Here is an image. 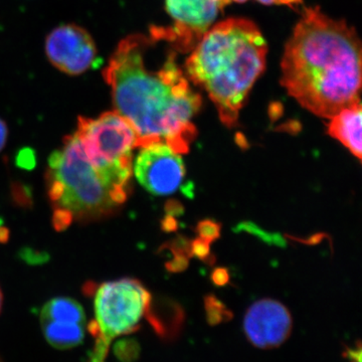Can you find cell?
I'll return each instance as SVG.
<instances>
[{"instance_id":"8992f818","label":"cell","mask_w":362,"mask_h":362,"mask_svg":"<svg viewBox=\"0 0 362 362\" xmlns=\"http://www.w3.org/2000/svg\"><path fill=\"white\" fill-rule=\"evenodd\" d=\"M75 133L93 165L118 182L130 185L132 152L139 147V136L127 119L117 111L97 118L80 117Z\"/></svg>"},{"instance_id":"e0dca14e","label":"cell","mask_w":362,"mask_h":362,"mask_svg":"<svg viewBox=\"0 0 362 362\" xmlns=\"http://www.w3.org/2000/svg\"><path fill=\"white\" fill-rule=\"evenodd\" d=\"M344 354L349 362H361V345H358L356 349H349V347Z\"/></svg>"},{"instance_id":"2e32d148","label":"cell","mask_w":362,"mask_h":362,"mask_svg":"<svg viewBox=\"0 0 362 362\" xmlns=\"http://www.w3.org/2000/svg\"><path fill=\"white\" fill-rule=\"evenodd\" d=\"M230 2H245L247 0H230ZM264 4H277V6H294V4H301L302 0H257Z\"/></svg>"},{"instance_id":"9a60e30c","label":"cell","mask_w":362,"mask_h":362,"mask_svg":"<svg viewBox=\"0 0 362 362\" xmlns=\"http://www.w3.org/2000/svg\"><path fill=\"white\" fill-rule=\"evenodd\" d=\"M18 162L21 168H33L35 163V153H33L32 150H23V152L18 154Z\"/></svg>"},{"instance_id":"30bf717a","label":"cell","mask_w":362,"mask_h":362,"mask_svg":"<svg viewBox=\"0 0 362 362\" xmlns=\"http://www.w3.org/2000/svg\"><path fill=\"white\" fill-rule=\"evenodd\" d=\"M244 330L254 346L268 349L280 346L289 337L292 318L284 305L275 300H259L250 307Z\"/></svg>"},{"instance_id":"4fadbf2b","label":"cell","mask_w":362,"mask_h":362,"mask_svg":"<svg viewBox=\"0 0 362 362\" xmlns=\"http://www.w3.org/2000/svg\"><path fill=\"white\" fill-rule=\"evenodd\" d=\"M40 321L76 323L86 325L84 309L71 298H54L40 312Z\"/></svg>"},{"instance_id":"7a4b0ae2","label":"cell","mask_w":362,"mask_h":362,"mask_svg":"<svg viewBox=\"0 0 362 362\" xmlns=\"http://www.w3.org/2000/svg\"><path fill=\"white\" fill-rule=\"evenodd\" d=\"M283 87L311 113L330 119L361 102V45L354 28L306 8L285 47Z\"/></svg>"},{"instance_id":"8fae6325","label":"cell","mask_w":362,"mask_h":362,"mask_svg":"<svg viewBox=\"0 0 362 362\" xmlns=\"http://www.w3.org/2000/svg\"><path fill=\"white\" fill-rule=\"evenodd\" d=\"M361 102L331 117L328 132L361 160Z\"/></svg>"},{"instance_id":"ac0fdd59","label":"cell","mask_w":362,"mask_h":362,"mask_svg":"<svg viewBox=\"0 0 362 362\" xmlns=\"http://www.w3.org/2000/svg\"><path fill=\"white\" fill-rule=\"evenodd\" d=\"M7 139V127L4 121L0 120V151L6 145Z\"/></svg>"},{"instance_id":"277c9868","label":"cell","mask_w":362,"mask_h":362,"mask_svg":"<svg viewBox=\"0 0 362 362\" xmlns=\"http://www.w3.org/2000/svg\"><path fill=\"white\" fill-rule=\"evenodd\" d=\"M47 194L54 209L52 223L63 230L74 221H92L114 214L127 199L129 187L93 165L76 133L64 140L49 158Z\"/></svg>"},{"instance_id":"52a82bcc","label":"cell","mask_w":362,"mask_h":362,"mask_svg":"<svg viewBox=\"0 0 362 362\" xmlns=\"http://www.w3.org/2000/svg\"><path fill=\"white\" fill-rule=\"evenodd\" d=\"M228 4L230 0H166L175 23L169 28L156 26L157 30L175 51H192Z\"/></svg>"},{"instance_id":"5b68a950","label":"cell","mask_w":362,"mask_h":362,"mask_svg":"<svg viewBox=\"0 0 362 362\" xmlns=\"http://www.w3.org/2000/svg\"><path fill=\"white\" fill-rule=\"evenodd\" d=\"M151 295L134 279H121L103 283L95 289V320L89 330L96 339L88 362H105L115 338L139 328L150 312Z\"/></svg>"},{"instance_id":"d6986e66","label":"cell","mask_w":362,"mask_h":362,"mask_svg":"<svg viewBox=\"0 0 362 362\" xmlns=\"http://www.w3.org/2000/svg\"><path fill=\"white\" fill-rule=\"evenodd\" d=\"M1 305H2V293H1V290H0V310H1Z\"/></svg>"},{"instance_id":"3957f363","label":"cell","mask_w":362,"mask_h":362,"mask_svg":"<svg viewBox=\"0 0 362 362\" xmlns=\"http://www.w3.org/2000/svg\"><path fill=\"white\" fill-rule=\"evenodd\" d=\"M267 51L252 21L228 18L209 28L187 59V77L206 90L228 127L237 125L250 90L265 70Z\"/></svg>"},{"instance_id":"7c38bea8","label":"cell","mask_w":362,"mask_h":362,"mask_svg":"<svg viewBox=\"0 0 362 362\" xmlns=\"http://www.w3.org/2000/svg\"><path fill=\"white\" fill-rule=\"evenodd\" d=\"M47 342L58 349L78 346L85 337V325L76 323L40 321Z\"/></svg>"},{"instance_id":"5bb4252c","label":"cell","mask_w":362,"mask_h":362,"mask_svg":"<svg viewBox=\"0 0 362 362\" xmlns=\"http://www.w3.org/2000/svg\"><path fill=\"white\" fill-rule=\"evenodd\" d=\"M199 233L202 240L209 243L218 237V226L211 221H202L199 226Z\"/></svg>"},{"instance_id":"9c48e42d","label":"cell","mask_w":362,"mask_h":362,"mask_svg":"<svg viewBox=\"0 0 362 362\" xmlns=\"http://www.w3.org/2000/svg\"><path fill=\"white\" fill-rule=\"evenodd\" d=\"M45 51L52 65L69 75H80L97 63L94 40L77 25H62L52 30L47 37Z\"/></svg>"},{"instance_id":"6da1fadb","label":"cell","mask_w":362,"mask_h":362,"mask_svg":"<svg viewBox=\"0 0 362 362\" xmlns=\"http://www.w3.org/2000/svg\"><path fill=\"white\" fill-rule=\"evenodd\" d=\"M156 28L149 35H131L119 42L104 71L115 111L139 136V147L164 142L187 153L197 136L192 123L202 97L190 87L176 62L177 51L161 52Z\"/></svg>"},{"instance_id":"ba28073f","label":"cell","mask_w":362,"mask_h":362,"mask_svg":"<svg viewBox=\"0 0 362 362\" xmlns=\"http://www.w3.org/2000/svg\"><path fill=\"white\" fill-rule=\"evenodd\" d=\"M133 170L140 185L154 195L175 194L185 177V164L180 153L164 142L140 147Z\"/></svg>"}]
</instances>
